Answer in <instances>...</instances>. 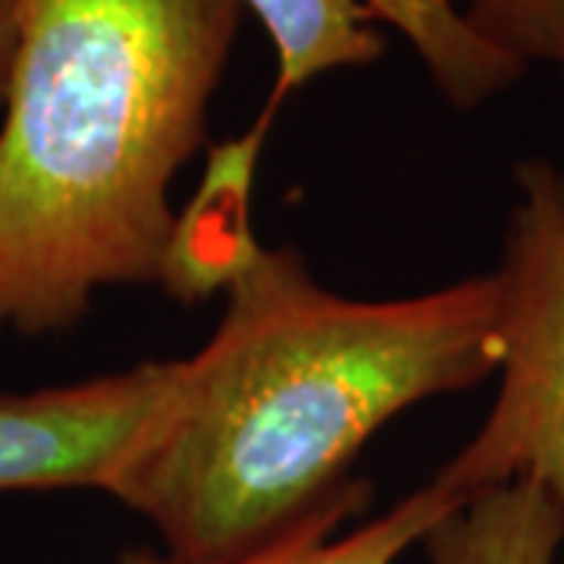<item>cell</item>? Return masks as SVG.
<instances>
[{
	"label": "cell",
	"mask_w": 564,
	"mask_h": 564,
	"mask_svg": "<svg viewBox=\"0 0 564 564\" xmlns=\"http://www.w3.org/2000/svg\"><path fill=\"white\" fill-rule=\"evenodd\" d=\"M223 317L180 358L107 496L166 558L220 562L273 540L348 484L377 430L499 367L496 273L364 302L323 289L295 248H254Z\"/></svg>",
	"instance_id": "obj_1"
},
{
	"label": "cell",
	"mask_w": 564,
	"mask_h": 564,
	"mask_svg": "<svg viewBox=\"0 0 564 564\" xmlns=\"http://www.w3.org/2000/svg\"><path fill=\"white\" fill-rule=\"evenodd\" d=\"M239 0H20L0 107V336L161 285L170 188L207 144Z\"/></svg>",
	"instance_id": "obj_2"
},
{
	"label": "cell",
	"mask_w": 564,
	"mask_h": 564,
	"mask_svg": "<svg viewBox=\"0 0 564 564\" xmlns=\"http://www.w3.org/2000/svg\"><path fill=\"white\" fill-rule=\"evenodd\" d=\"M505 229L499 282V392L470 443L433 477L474 499L536 480L564 502V170L524 161Z\"/></svg>",
	"instance_id": "obj_3"
},
{
	"label": "cell",
	"mask_w": 564,
	"mask_h": 564,
	"mask_svg": "<svg viewBox=\"0 0 564 564\" xmlns=\"http://www.w3.org/2000/svg\"><path fill=\"white\" fill-rule=\"evenodd\" d=\"M176 364L144 361L79 383L0 392V492H107L173 389Z\"/></svg>",
	"instance_id": "obj_4"
},
{
	"label": "cell",
	"mask_w": 564,
	"mask_h": 564,
	"mask_svg": "<svg viewBox=\"0 0 564 564\" xmlns=\"http://www.w3.org/2000/svg\"><path fill=\"white\" fill-rule=\"evenodd\" d=\"M464 502L470 499H462L436 480H430L392 511L380 514L377 521L343 536H333L336 527H343L367 505V486L348 480L336 496L307 511L302 521L285 527L273 540L254 545L242 555L220 562H176L166 555L163 558L132 555L126 564H395L402 552H408L414 543H423V536Z\"/></svg>",
	"instance_id": "obj_5"
},
{
	"label": "cell",
	"mask_w": 564,
	"mask_h": 564,
	"mask_svg": "<svg viewBox=\"0 0 564 564\" xmlns=\"http://www.w3.org/2000/svg\"><path fill=\"white\" fill-rule=\"evenodd\" d=\"M270 122L273 117L261 113L248 135L210 148L202 188L176 220L163 267L161 289L176 302L195 307L223 292L229 273L258 242L248 229V192Z\"/></svg>",
	"instance_id": "obj_6"
},
{
	"label": "cell",
	"mask_w": 564,
	"mask_h": 564,
	"mask_svg": "<svg viewBox=\"0 0 564 564\" xmlns=\"http://www.w3.org/2000/svg\"><path fill=\"white\" fill-rule=\"evenodd\" d=\"M562 543L564 502L527 477L477 492L423 536L433 564H552Z\"/></svg>",
	"instance_id": "obj_7"
},
{
	"label": "cell",
	"mask_w": 564,
	"mask_h": 564,
	"mask_svg": "<svg viewBox=\"0 0 564 564\" xmlns=\"http://www.w3.org/2000/svg\"><path fill=\"white\" fill-rule=\"evenodd\" d=\"M263 22L276 47V85L267 113L276 117L282 101L304 82L339 66L380 61L383 39L367 17L364 0H239Z\"/></svg>",
	"instance_id": "obj_8"
},
{
	"label": "cell",
	"mask_w": 564,
	"mask_h": 564,
	"mask_svg": "<svg viewBox=\"0 0 564 564\" xmlns=\"http://www.w3.org/2000/svg\"><path fill=\"white\" fill-rule=\"evenodd\" d=\"M464 17L514 61L552 63L564 79V0H467Z\"/></svg>",
	"instance_id": "obj_9"
},
{
	"label": "cell",
	"mask_w": 564,
	"mask_h": 564,
	"mask_svg": "<svg viewBox=\"0 0 564 564\" xmlns=\"http://www.w3.org/2000/svg\"><path fill=\"white\" fill-rule=\"evenodd\" d=\"M17 17H20V0H0V107H3L13 47H17Z\"/></svg>",
	"instance_id": "obj_10"
}]
</instances>
